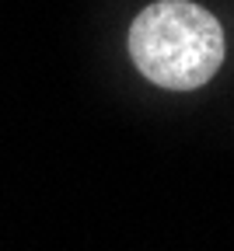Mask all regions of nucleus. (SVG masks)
<instances>
[{"label":"nucleus","mask_w":234,"mask_h":251,"mask_svg":"<svg viewBox=\"0 0 234 251\" xmlns=\"http://www.w3.org/2000/svg\"><path fill=\"white\" fill-rule=\"evenodd\" d=\"M227 56L224 25L196 0H154L129 25V59L164 91H196Z\"/></svg>","instance_id":"f257e3e1"}]
</instances>
